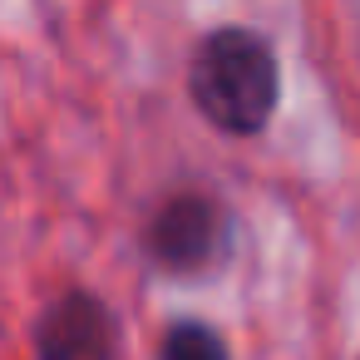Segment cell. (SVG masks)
<instances>
[{
  "label": "cell",
  "instance_id": "obj_1",
  "mask_svg": "<svg viewBox=\"0 0 360 360\" xmlns=\"http://www.w3.org/2000/svg\"><path fill=\"white\" fill-rule=\"evenodd\" d=\"M193 104L222 134H257L276 109V60L252 30H212L188 70Z\"/></svg>",
  "mask_w": 360,
  "mask_h": 360
},
{
  "label": "cell",
  "instance_id": "obj_3",
  "mask_svg": "<svg viewBox=\"0 0 360 360\" xmlns=\"http://www.w3.org/2000/svg\"><path fill=\"white\" fill-rule=\"evenodd\" d=\"M148 247H153V257L163 266H178V271H193V266L212 262L217 247H222V212H217V202L193 198V193L173 198L153 217Z\"/></svg>",
  "mask_w": 360,
  "mask_h": 360
},
{
  "label": "cell",
  "instance_id": "obj_4",
  "mask_svg": "<svg viewBox=\"0 0 360 360\" xmlns=\"http://www.w3.org/2000/svg\"><path fill=\"white\" fill-rule=\"evenodd\" d=\"M163 360H227V345L202 321H178L163 335Z\"/></svg>",
  "mask_w": 360,
  "mask_h": 360
},
{
  "label": "cell",
  "instance_id": "obj_2",
  "mask_svg": "<svg viewBox=\"0 0 360 360\" xmlns=\"http://www.w3.org/2000/svg\"><path fill=\"white\" fill-rule=\"evenodd\" d=\"M40 360H114V326L109 311L89 291H65L45 306L35 330Z\"/></svg>",
  "mask_w": 360,
  "mask_h": 360
}]
</instances>
